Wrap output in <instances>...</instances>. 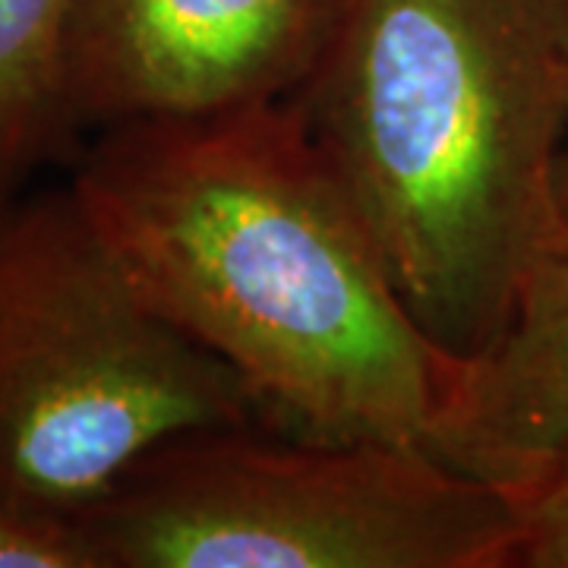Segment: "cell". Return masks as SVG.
I'll use <instances>...</instances> for the list:
<instances>
[{"instance_id": "obj_1", "label": "cell", "mask_w": 568, "mask_h": 568, "mask_svg": "<svg viewBox=\"0 0 568 568\" xmlns=\"http://www.w3.org/2000/svg\"><path fill=\"white\" fill-rule=\"evenodd\" d=\"M70 190L142 297L234 369L265 429L426 446L455 357L407 310L291 99L95 130Z\"/></svg>"}, {"instance_id": "obj_2", "label": "cell", "mask_w": 568, "mask_h": 568, "mask_svg": "<svg viewBox=\"0 0 568 568\" xmlns=\"http://www.w3.org/2000/svg\"><path fill=\"white\" fill-rule=\"evenodd\" d=\"M291 102L429 342L477 354L566 227L568 0H347Z\"/></svg>"}, {"instance_id": "obj_3", "label": "cell", "mask_w": 568, "mask_h": 568, "mask_svg": "<svg viewBox=\"0 0 568 568\" xmlns=\"http://www.w3.org/2000/svg\"><path fill=\"white\" fill-rule=\"evenodd\" d=\"M265 426L234 369L142 297L70 190L0 224V503L77 521L178 436Z\"/></svg>"}, {"instance_id": "obj_4", "label": "cell", "mask_w": 568, "mask_h": 568, "mask_svg": "<svg viewBox=\"0 0 568 568\" xmlns=\"http://www.w3.org/2000/svg\"><path fill=\"white\" fill-rule=\"evenodd\" d=\"M99 568H515L521 506L426 446L178 436L77 518Z\"/></svg>"}, {"instance_id": "obj_5", "label": "cell", "mask_w": 568, "mask_h": 568, "mask_svg": "<svg viewBox=\"0 0 568 568\" xmlns=\"http://www.w3.org/2000/svg\"><path fill=\"white\" fill-rule=\"evenodd\" d=\"M347 0H80L67 44L73 136L294 99Z\"/></svg>"}, {"instance_id": "obj_6", "label": "cell", "mask_w": 568, "mask_h": 568, "mask_svg": "<svg viewBox=\"0 0 568 568\" xmlns=\"http://www.w3.org/2000/svg\"><path fill=\"white\" fill-rule=\"evenodd\" d=\"M426 448L515 496L568 462V224L487 345L455 361Z\"/></svg>"}, {"instance_id": "obj_7", "label": "cell", "mask_w": 568, "mask_h": 568, "mask_svg": "<svg viewBox=\"0 0 568 568\" xmlns=\"http://www.w3.org/2000/svg\"><path fill=\"white\" fill-rule=\"evenodd\" d=\"M80 0H0V196L77 149L67 118V44Z\"/></svg>"}, {"instance_id": "obj_8", "label": "cell", "mask_w": 568, "mask_h": 568, "mask_svg": "<svg viewBox=\"0 0 568 568\" xmlns=\"http://www.w3.org/2000/svg\"><path fill=\"white\" fill-rule=\"evenodd\" d=\"M0 568H99L77 521L0 503Z\"/></svg>"}, {"instance_id": "obj_9", "label": "cell", "mask_w": 568, "mask_h": 568, "mask_svg": "<svg viewBox=\"0 0 568 568\" xmlns=\"http://www.w3.org/2000/svg\"><path fill=\"white\" fill-rule=\"evenodd\" d=\"M521 537L515 568H568V462L518 496Z\"/></svg>"}, {"instance_id": "obj_10", "label": "cell", "mask_w": 568, "mask_h": 568, "mask_svg": "<svg viewBox=\"0 0 568 568\" xmlns=\"http://www.w3.org/2000/svg\"><path fill=\"white\" fill-rule=\"evenodd\" d=\"M556 200H559L562 222L568 224V126L566 140H562V152H559V168H556Z\"/></svg>"}, {"instance_id": "obj_11", "label": "cell", "mask_w": 568, "mask_h": 568, "mask_svg": "<svg viewBox=\"0 0 568 568\" xmlns=\"http://www.w3.org/2000/svg\"><path fill=\"white\" fill-rule=\"evenodd\" d=\"M10 205H13V200H3V196H0V224H3V215H7Z\"/></svg>"}]
</instances>
